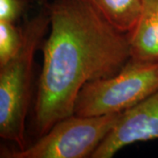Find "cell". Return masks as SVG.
I'll return each instance as SVG.
<instances>
[{
    "instance_id": "cell-1",
    "label": "cell",
    "mask_w": 158,
    "mask_h": 158,
    "mask_svg": "<svg viewBox=\"0 0 158 158\" xmlns=\"http://www.w3.org/2000/svg\"><path fill=\"white\" fill-rule=\"evenodd\" d=\"M50 26L42 46L34 106L37 137L74 114L87 83L117 74L131 58L128 34L114 27L90 0L47 4Z\"/></svg>"
},
{
    "instance_id": "cell-2",
    "label": "cell",
    "mask_w": 158,
    "mask_h": 158,
    "mask_svg": "<svg viewBox=\"0 0 158 158\" xmlns=\"http://www.w3.org/2000/svg\"><path fill=\"white\" fill-rule=\"evenodd\" d=\"M49 26V12L45 4L24 23V41L19 54L0 67V136L17 148L27 146L26 121L33 93L34 58Z\"/></svg>"
},
{
    "instance_id": "cell-3",
    "label": "cell",
    "mask_w": 158,
    "mask_h": 158,
    "mask_svg": "<svg viewBox=\"0 0 158 158\" xmlns=\"http://www.w3.org/2000/svg\"><path fill=\"white\" fill-rule=\"evenodd\" d=\"M158 90V62L130 59L118 73L87 83L79 91L74 114L82 117L121 113Z\"/></svg>"
},
{
    "instance_id": "cell-4",
    "label": "cell",
    "mask_w": 158,
    "mask_h": 158,
    "mask_svg": "<svg viewBox=\"0 0 158 158\" xmlns=\"http://www.w3.org/2000/svg\"><path fill=\"white\" fill-rule=\"evenodd\" d=\"M121 113L94 117L72 114L57 121L31 145L27 144L24 148H2L0 157H91L118 122Z\"/></svg>"
},
{
    "instance_id": "cell-5",
    "label": "cell",
    "mask_w": 158,
    "mask_h": 158,
    "mask_svg": "<svg viewBox=\"0 0 158 158\" xmlns=\"http://www.w3.org/2000/svg\"><path fill=\"white\" fill-rule=\"evenodd\" d=\"M158 140V90L121 113L91 158H111L135 142Z\"/></svg>"
},
{
    "instance_id": "cell-6",
    "label": "cell",
    "mask_w": 158,
    "mask_h": 158,
    "mask_svg": "<svg viewBox=\"0 0 158 158\" xmlns=\"http://www.w3.org/2000/svg\"><path fill=\"white\" fill-rule=\"evenodd\" d=\"M128 39L130 59L158 62V0H142L138 20Z\"/></svg>"
},
{
    "instance_id": "cell-7",
    "label": "cell",
    "mask_w": 158,
    "mask_h": 158,
    "mask_svg": "<svg viewBox=\"0 0 158 158\" xmlns=\"http://www.w3.org/2000/svg\"><path fill=\"white\" fill-rule=\"evenodd\" d=\"M114 27L129 34L135 27L142 0H90Z\"/></svg>"
},
{
    "instance_id": "cell-8",
    "label": "cell",
    "mask_w": 158,
    "mask_h": 158,
    "mask_svg": "<svg viewBox=\"0 0 158 158\" xmlns=\"http://www.w3.org/2000/svg\"><path fill=\"white\" fill-rule=\"evenodd\" d=\"M23 41V27H17L16 23L0 20V67L17 56Z\"/></svg>"
},
{
    "instance_id": "cell-9",
    "label": "cell",
    "mask_w": 158,
    "mask_h": 158,
    "mask_svg": "<svg viewBox=\"0 0 158 158\" xmlns=\"http://www.w3.org/2000/svg\"><path fill=\"white\" fill-rule=\"evenodd\" d=\"M31 0H0V20L17 23L30 6Z\"/></svg>"
}]
</instances>
